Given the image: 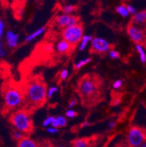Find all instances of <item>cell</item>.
<instances>
[{"instance_id":"14","label":"cell","mask_w":146,"mask_h":147,"mask_svg":"<svg viewBox=\"0 0 146 147\" xmlns=\"http://www.w3.org/2000/svg\"><path fill=\"white\" fill-rule=\"evenodd\" d=\"M45 27L40 28V29H37V31H35V32H34L33 33H32V34H30L29 35H28L27 37H26L25 41H26V42H30V41H32L33 40L37 38V37L41 35V34L45 32Z\"/></svg>"},{"instance_id":"9","label":"cell","mask_w":146,"mask_h":147,"mask_svg":"<svg viewBox=\"0 0 146 147\" xmlns=\"http://www.w3.org/2000/svg\"><path fill=\"white\" fill-rule=\"evenodd\" d=\"M6 40L9 47L15 48L18 45L19 42V35L12 31H8L6 34Z\"/></svg>"},{"instance_id":"31","label":"cell","mask_w":146,"mask_h":147,"mask_svg":"<svg viewBox=\"0 0 146 147\" xmlns=\"http://www.w3.org/2000/svg\"><path fill=\"white\" fill-rule=\"evenodd\" d=\"M60 76H61V79H66L67 77L68 76V71H67V69H63L62 71H61Z\"/></svg>"},{"instance_id":"13","label":"cell","mask_w":146,"mask_h":147,"mask_svg":"<svg viewBox=\"0 0 146 147\" xmlns=\"http://www.w3.org/2000/svg\"><path fill=\"white\" fill-rule=\"evenodd\" d=\"M132 21L135 24H144L146 22V10L138 12L134 15Z\"/></svg>"},{"instance_id":"30","label":"cell","mask_w":146,"mask_h":147,"mask_svg":"<svg viewBox=\"0 0 146 147\" xmlns=\"http://www.w3.org/2000/svg\"><path fill=\"white\" fill-rule=\"evenodd\" d=\"M126 8L129 14H134V13H135V12H136V9L130 5H126Z\"/></svg>"},{"instance_id":"3","label":"cell","mask_w":146,"mask_h":147,"mask_svg":"<svg viewBox=\"0 0 146 147\" xmlns=\"http://www.w3.org/2000/svg\"><path fill=\"white\" fill-rule=\"evenodd\" d=\"M23 98L21 91L15 86H10L4 92V102L7 109L13 110L19 107L22 103Z\"/></svg>"},{"instance_id":"35","label":"cell","mask_w":146,"mask_h":147,"mask_svg":"<svg viewBox=\"0 0 146 147\" xmlns=\"http://www.w3.org/2000/svg\"><path fill=\"white\" fill-rule=\"evenodd\" d=\"M115 125H116V122L112 121H111V122H110L109 126H110V128H112V127H113L115 126Z\"/></svg>"},{"instance_id":"28","label":"cell","mask_w":146,"mask_h":147,"mask_svg":"<svg viewBox=\"0 0 146 147\" xmlns=\"http://www.w3.org/2000/svg\"><path fill=\"white\" fill-rule=\"evenodd\" d=\"M122 84L123 82L121 80H117V81H115V82L113 83V88L116 89H119V88H120L122 86Z\"/></svg>"},{"instance_id":"15","label":"cell","mask_w":146,"mask_h":147,"mask_svg":"<svg viewBox=\"0 0 146 147\" xmlns=\"http://www.w3.org/2000/svg\"><path fill=\"white\" fill-rule=\"evenodd\" d=\"M73 147H88L89 142L87 138L76 139L73 141Z\"/></svg>"},{"instance_id":"10","label":"cell","mask_w":146,"mask_h":147,"mask_svg":"<svg viewBox=\"0 0 146 147\" xmlns=\"http://www.w3.org/2000/svg\"><path fill=\"white\" fill-rule=\"evenodd\" d=\"M73 45H71L66 40H62L59 41L57 44V51L59 52L60 53H67L69 51L71 50L72 47Z\"/></svg>"},{"instance_id":"37","label":"cell","mask_w":146,"mask_h":147,"mask_svg":"<svg viewBox=\"0 0 146 147\" xmlns=\"http://www.w3.org/2000/svg\"><path fill=\"white\" fill-rule=\"evenodd\" d=\"M140 147H146V143H144L143 144H142Z\"/></svg>"},{"instance_id":"32","label":"cell","mask_w":146,"mask_h":147,"mask_svg":"<svg viewBox=\"0 0 146 147\" xmlns=\"http://www.w3.org/2000/svg\"><path fill=\"white\" fill-rule=\"evenodd\" d=\"M47 131H48V133H52V134H53V133H58V129L57 128H54V127H48V129H47Z\"/></svg>"},{"instance_id":"26","label":"cell","mask_w":146,"mask_h":147,"mask_svg":"<svg viewBox=\"0 0 146 147\" xmlns=\"http://www.w3.org/2000/svg\"><path fill=\"white\" fill-rule=\"evenodd\" d=\"M6 55V51L4 48L3 43L2 42H0V58H3Z\"/></svg>"},{"instance_id":"5","label":"cell","mask_w":146,"mask_h":147,"mask_svg":"<svg viewBox=\"0 0 146 147\" xmlns=\"http://www.w3.org/2000/svg\"><path fill=\"white\" fill-rule=\"evenodd\" d=\"M145 133L140 127H134L129 131L127 135V143L130 147H140L145 141Z\"/></svg>"},{"instance_id":"16","label":"cell","mask_w":146,"mask_h":147,"mask_svg":"<svg viewBox=\"0 0 146 147\" xmlns=\"http://www.w3.org/2000/svg\"><path fill=\"white\" fill-rule=\"evenodd\" d=\"M92 40H93V38H92V36L84 35L83 37L82 38V40H81V42H80V47H79L80 50L81 51H83L85 49V47L87 46L88 42L92 41Z\"/></svg>"},{"instance_id":"1","label":"cell","mask_w":146,"mask_h":147,"mask_svg":"<svg viewBox=\"0 0 146 147\" xmlns=\"http://www.w3.org/2000/svg\"><path fill=\"white\" fill-rule=\"evenodd\" d=\"M47 92L46 85L42 81H32L26 86V96L28 102L33 106L42 105L47 97Z\"/></svg>"},{"instance_id":"23","label":"cell","mask_w":146,"mask_h":147,"mask_svg":"<svg viewBox=\"0 0 146 147\" xmlns=\"http://www.w3.org/2000/svg\"><path fill=\"white\" fill-rule=\"evenodd\" d=\"M58 91V88L56 87V86H52V87L49 88V89L48 90V92H47V97L48 98H51L53 97V94L55 92H56Z\"/></svg>"},{"instance_id":"4","label":"cell","mask_w":146,"mask_h":147,"mask_svg":"<svg viewBox=\"0 0 146 147\" xmlns=\"http://www.w3.org/2000/svg\"><path fill=\"white\" fill-rule=\"evenodd\" d=\"M63 38L72 45H75L83 37V29L80 24L64 28L62 32Z\"/></svg>"},{"instance_id":"29","label":"cell","mask_w":146,"mask_h":147,"mask_svg":"<svg viewBox=\"0 0 146 147\" xmlns=\"http://www.w3.org/2000/svg\"><path fill=\"white\" fill-rule=\"evenodd\" d=\"M4 30H5V24H4V22L2 21V20L0 18V39L2 38Z\"/></svg>"},{"instance_id":"19","label":"cell","mask_w":146,"mask_h":147,"mask_svg":"<svg viewBox=\"0 0 146 147\" xmlns=\"http://www.w3.org/2000/svg\"><path fill=\"white\" fill-rule=\"evenodd\" d=\"M91 58H87V59H83V60H80V61H78V62H77V63L75 64V68L76 69H80V68H81L82 67H83L84 65H87L88 63H89L91 61Z\"/></svg>"},{"instance_id":"12","label":"cell","mask_w":146,"mask_h":147,"mask_svg":"<svg viewBox=\"0 0 146 147\" xmlns=\"http://www.w3.org/2000/svg\"><path fill=\"white\" fill-rule=\"evenodd\" d=\"M18 147H39V146L30 138L24 137L18 142Z\"/></svg>"},{"instance_id":"36","label":"cell","mask_w":146,"mask_h":147,"mask_svg":"<svg viewBox=\"0 0 146 147\" xmlns=\"http://www.w3.org/2000/svg\"><path fill=\"white\" fill-rule=\"evenodd\" d=\"M88 121H85V122H84L83 124V125H82V127H85L88 126Z\"/></svg>"},{"instance_id":"2","label":"cell","mask_w":146,"mask_h":147,"mask_svg":"<svg viewBox=\"0 0 146 147\" xmlns=\"http://www.w3.org/2000/svg\"><path fill=\"white\" fill-rule=\"evenodd\" d=\"M10 121L17 130L29 133L33 129V122L30 115L26 111H18L12 114Z\"/></svg>"},{"instance_id":"7","label":"cell","mask_w":146,"mask_h":147,"mask_svg":"<svg viewBox=\"0 0 146 147\" xmlns=\"http://www.w3.org/2000/svg\"><path fill=\"white\" fill-rule=\"evenodd\" d=\"M110 45L109 42L102 37H95L92 41V49L93 51L100 53H104L110 51Z\"/></svg>"},{"instance_id":"21","label":"cell","mask_w":146,"mask_h":147,"mask_svg":"<svg viewBox=\"0 0 146 147\" xmlns=\"http://www.w3.org/2000/svg\"><path fill=\"white\" fill-rule=\"evenodd\" d=\"M75 9V7L73 5H66L62 8V11L64 14L69 15L71 13L74 11Z\"/></svg>"},{"instance_id":"24","label":"cell","mask_w":146,"mask_h":147,"mask_svg":"<svg viewBox=\"0 0 146 147\" xmlns=\"http://www.w3.org/2000/svg\"><path fill=\"white\" fill-rule=\"evenodd\" d=\"M109 56L113 59H118L120 58V53L116 50H111L109 53Z\"/></svg>"},{"instance_id":"11","label":"cell","mask_w":146,"mask_h":147,"mask_svg":"<svg viewBox=\"0 0 146 147\" xmlns=\"http://www.w3.org/2000/svg\"><path fill=\"white\" fill-rule=\"evenodd\" d=\"M70 15L63 14L61 16H59L56 18V24H58L59 26L62 28L67 27L69 25V20H70Z\"/></svg>"},{"instance_id":"6","label":"cell","mask_w":146,"mask_h":147,"mask_svg":"<svg viewBox=\"0 0 146 147\" xmlns=\"http://www.w3.org/2000/svg\"><path fill=\"white\" fill-rule=\"evenodd\" d=\"M79 90L83 97H91L97 92V82L93 78L85 77L80 81Z\"/></svg>"},{"instance_id":"27","label":"cell","mask_w":146,"mask_h":147,"mask_svg":"<svg viewBox=\"0 0 146 147\" xmlns=\"http://www.w3.org/2000/svg\"><path fill=\"white\" fill-rule=\"evenodd\" d=\"M66 116L69 118H74L76 116V112L74 110L69 109V110L67 111L66 112Z\"/></svg>"},{"instance_id":"22","label":"cell","mask_w":146,"mask_h":147,"mask_svg":"<svg viewBox=\"0 0 146 147\" xmlns=\"http://www.w3.org/2000/svg\"><path fill=\"white\" fill-rule=\"evenodd\" d=\"M13 138H14L15 140H18V141H21V140H22V139L25 137L24 135V133L19 130L14 131L13 133Z\"/></svg>"},{"instance_id":"18","label":"cell","mask_w":146,"mask_h":147,"mask_svg":"<svg viewBox=\"0 0 146 147\" xmlns=\"http://www.w3.org/2000/svg\"><path fill=\"white\" fill-rule=\"evenodd\" d=\"M116 11L120 15L122 16L123 17H127L129 15L128 10H127L126 7L124 6V5H120V6L117 7H116Z\"/></svg>"},{"instance_id":"34","label":"cell","mask_w":146,"mask_h":147,"mask_svg":"<svg viewBox=\"0 0 146 147\" xmlns=\"http://www.w3.org/2000/svg\"><path fill=\"white\" fill-rule=\"evenodd\" d=\"M39 147H53V146H52V145L50 144V143L44 142L42 143V144H40V145H39Z\"/></svg>"},{"instance_id":"33","label":"cell","mask_w":146,"mask_h":147,"mask_svg":"<svg viewBox=\"0 0 146 147\" xmlns=\"http://www.w3.org/2000/svg\"><path fill=\"white\" fill-rule=\"evenodd\" d=\"M77 103V100H75V99H73V100H72L69 102V108H72V107H74L75 105V104Z\"/></svg>"},{"instance_id":"17","label":"cell","mask_w":146,"mask_h":147,"mask_svg":"<svg viewBox=\"0 0 146 147\" xmlns=\"http://www.w3.org/2000/svg\"><path fill=\"white\" fill-rule=\"evenodd\" d=\"M135 47H136L137 51L138 52V53L140 54V61H141L143 63H145L146 61V54L144 49H143V48L142 47V45H140V44H136Z\"/></svg>"},{"instance_id":"8","label":"cell","mask_w":146,"mask_h":147,"mask_svg":"<svg viewBox=\"0 0 146 147\" xmlns=\"http://www.w3.org/2000/svg\"><path fill=\"white\" fill-rule=\"evenodd\" d=\"M127 32L132 41L136 44H140L144 39V34L139 28L134 25H130L127 29Z\"/></svg>"},{"instance_id":"20","label":"cell","mask_w":146,"mask_h":147,"mask_svg":"<svg viewBox=\"0 0 146 147\" xmlns=\"http://www.w3.org/2000/svg\"><path fill=\"white\" fill-rule=\"evenodd\" d=\"M56 121L59 127H64L67 125V119H65V117H61V116L56 117Z\"/></svg>"},{"instance_id":"25","label":"cell","mask_w":146,"mask_h":147,"mask_svg":"<svg viewBox=\"0 0 146 147\" xmlns=\"http://www.w3.org/2000/svg\"><path fill=\"white\" fill-rule=\"evenodd\" d=\"M55 119H56V118H55V117H48L46 119L44 120L42 125H43L44 127H47V126H48V125H51L52 122H53V121L55 120Z\"/></svg>"}]
</instances>
